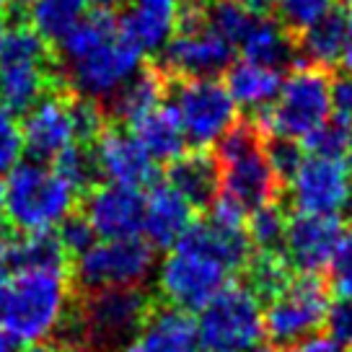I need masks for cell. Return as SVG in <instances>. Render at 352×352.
Instances as JSON below:
<instances>
[{"label": "cell", "instance_id": "obj_41", "mask_svg": "<svg viewBox=\"0 0 352 352\" xmlns=\"http://www.w3.org/2000/svg\"><path fill=\"white\" fill-rule=\"evenodd\" d=\"M344 29H347V36H344V55H342V63L347 67V73H352V3H347Z\"/></svg>", "mask_w": 352, "mask_h": 352}, {"label": "cell", "instance_id": "obj_31", "mask_svg": "<svg viewBox=\"0 0 352 352\" xmlns=\"http://www.w3.org/2000/svg\"><path fill=\"white\" fill-rule=\"evenodd\" d=\"M285 228L287 218L283 215V210L272 205H264V208L254 210L249 215V241L259 254H283V243H285Z\"/></svg>", "mask_w": 352, "mask_h": 352}, {"label": "cell", "instance_id": "obj_44", "mask_svg": "<svg viewBox=\"0 0 352 352\" xmlns=\"http://www.w3.org/2000/svg\"><path fill=\"white\" fill-rule=\"evenodd\" d=\"M11 32V21H8V8H6V0H0V47L6 42V36Z\"/></svg>", "mask_w": 352, "mask_h": 352}, {"label": "cell", "instance_id": "obj_6", "mask_svg": "<svg viewBox=\"0 0 352 352\" xmlns=\"http://www.w3.org/2000/svg\"><path fill=\"white\" fill-rule=\"evenodd\" d=\"M331 120V78L311 65L296 67L283 80L272 107L254 122L267 140L306 143Z\"/></svg>", "mask_w": 352, "mask_h": 352}, {"label": "cell", "instance_id": "obj_9", "mask_svg": "<svg viewBox=\"0 0 352 352\" xmlns=\"http://www.w3.org/2000/svg\"><path fill=\"white\" fill-rule=\"evenodd\" d=\"M197 334L208 352H256L267 340L259 298L249 285H226L199 311Z\"/></svg>", "mask_w": 352, "mask_h": 352}, {"label": "cell", "instance_id": "obj_19", "mask_svg": "<svg viewBox=\"0 0 352 352\" xmlns=\"http://www.w3.org/2000/svg\"><path fill=\"white\" fill-rule=\"evenodd\" d=\"M187 0H127L122 29L132 42L148 52H164L179 32Z\"/></svg>", "mask_w": 352, "mask_h": 352}, {"label": "cell", "instance_id": "obj_20", "mask_svg": "<svg viewBox=\"0 0 352 352\" xmlns=\"http://www.w3.org/2000/svg\"><path fill=\"white\" fill-rule=\"evenodd\" d=\"M197 321L192 314L155 300L153 311L122 352H199Z\"/></svg>", "mask_w": 352, "mask_h": 352}, {"label": "cell", "instance_id": "obj_37", "mask_svg": "<svg viewBox=\"0 0 352 352\" xmlns=\"http://www.w3.org/2000/svg\"><path fill=\"white\" fill-rule=\"evenodd\" d=\"M327 327H329L331 340L337 342L344 352H352V298H340L329 308Z\"/></svg>", "mask_w": 352, "mask_h": 352}, {"label": "cell", "instance_id": "obj_24", "mask_svg": "<svg viewBox=\"0 0 352 352\" xmlns=\"http://www.w3.org/2000/svg\"><path fill=\"white\" fill-rule=\"evenodd\" d=\"M127 130L132 132V138L145 148V153L153 158L155 164H171L179 155L184 153V130L176 120L174 109L168 104H161L143 114L140 120H135L127 124Z\"/></svg>", "mask_w": 352, "mask_h": 352}, {"label": "cell", "instance_id": "obj_2", "mask_svg": "<svg viewBox=\"0 0 352 352\" xmlns=\"http://www.w3.org/2000/svg\"><path fill=\"white\" fill-rule=\"evenodd\" d=\"M65 86L52 47L32 26H11L0 47V107L21 117L47 94Z\"/></svg>", "mask_w": 352, "mask_h": 352}, {"label": "cell", "instance_id": "obj_32", "mask_svg": "<svg viewBox=\"0 0 352 352\" xmlns=\"http://www.w3.org/2000/svg\"><path fill=\"white\" fill-rule=\"evenodd\" d=\"M275 11L285 32L303 34L334 11V0H277Z\"/></svg>", "mask_w": 352, "mask_h": 352}, {"label": "cell", "instance_id": "obj_3", "mask_svg": "<svg viewBox=\"0 0 352 352\" xmlns=\"http://www.w3.org/2000/svg\"><path fill=\"white\" fill-rule=\"evenodd\" d=\"M220 197L243 215L272 205L280 192V176L270 161L267 138L256 124H236L218 151Z\"/></svg>", "mask_w": 352, "mask_h": 352}, {"label": "cell", "instance_id": "obj_22", "mask_svg": "<svg viewBox=\"0 0 352 352\" xmlns=\"http://www.w3.org/2000/svg\"><path fill=\"white\" fill-rule=\"evenodd\" d=\"M166 184H171L195 210L212 208L220 197L218 158L208 151H184L166 168Z\"/></svg>", "mask_w": 352, "mask_h": 352}, {"label": "cell", "instance_id": "obj_47", "mask_svg": "<svg viewBox=\"0 0 352 352\" xmlns=\"http://www.w3.org/2000/svg\"><path fill=\"white\" fill-rule=\"evenodd\" d=\"M6 226V182L0 179V228Z\"/></svg>", "mask_w": 352, "mask_h": 352}, {"label": "cell", "instance_id": "obj_25", "mask_svg": "<svg viewBox=\"0 0 352 352\" xmlns=\"http://www.w3.org/2000/svg\"><path fill=\"white\" fill-rule=\"evenodd\" d=\"M283 86V76L272 67L256 65L249 60H239L226 70V88L236 101V107L256 111V117L272 107Z\"/></svg>", "mask_w": 352, "mask_h": 352}, {"label": "cell", "instance_id": "obj_43", "mask_svg": "<svg viewBox=\"0 0 352 352\" xmlns=\"http://www.w3.org/2000/svg\"><path fill=\"white\" fill-rule=\"evenodd\" d=\"M21 352H63V350L52 340H44V342H36V344H23Z\"/></svg>", "mask_w": 352, "mask_h": 352}, {"label": "cell", "instance_id": "obj_1", "mask_svg": "<svg viewBox=\"0 0 352 352\" xmlns=\"http://www.w3.org/2000/svg\"><path fill=\"white\" fill-rule=\"evenodd\" d=\"M145 52L124 34L120 19L107 11L88 13L86 21L60 44V70L76 94L107 101L143 67Z\"/></svg>", "mask_w": 352, "mask_h": 352}, {"label": "cell", "instance_id": "obj_10", "mask_svg": "<svg viewBox=\"0 0 352 352\" xmlns=\"http://www.w3.org/2000/svg\"><path fill=\"white\" fill-rule=\"evenodd\" d=\"M228 277L231 272L218 259L179 241L174 249H168L158 270V296L166 306L195 314L228 285Z\"/></svg>", "mask_w": 352, "mask_h": 352}, {"label": "cell", "instance_id": "obj_46", "mask_svg": "<svg viewBox=\"0 0 352 352\" xmlns=\"http://www.w3.org/2000/svg\"><path fill=\"white\" fill-rule=\"evenodd\" d=\"M344 166H347V171L352 176V127H350V135H347V145H344Z\"/></svg>", "mask_w": 352, "mask_h": 352}, {"label": "cell", "instance_id": "obj_12", "mask_svg": "<svg viewBox=\"0 0 352 352\" xmlns=\"http://www.w3.org/2000/svg\"><path fill=\"white\" fill-rule=\"evenodd\" d=\"M233 65V47L202 21L199 0H187L179 32L161 52V70L171 80L215 78Z\"/></svg>", "mask_w": 352, "mask_h": 352}, {"label": "cell", "instance_id": "obj_17", "mask_svg": "<svg viewBox=\"0 0 352 352\" xmlns=\"http://www.w3.org/2000/svg\"><path fill=\"white\" fill-rule=\"evenodd\" d=\"M94 153H96V164L104 182L140 189V192L143 187L155 184V174H158L155 161L145 153V148L132 138L127 127L109 122L107 130L99 135V140L94 143Z\"/></svg>", "mask_w": 352, "mask_h": 352}, {"label": "cell", "instance_id": "obj_29", "mask_svg": "<svg viewBox=\"0 0 352 352\" xmlns=\"http://www.w3.org/2000/svg\"><path fill=\"white\" fill-rule=\"evenodd\" d=\"M202 21L212 32L223 36L233 50H239L241 39L252 29L256 13H252L241 0H199Z\"/></svg>", "mask_w": 352, "mask_h": 352}, {"label": "cell", "instance_id": "obj_35", "mask_svg": "<svg viewBox=\"0 0 352 352\" xmlns=\"http://www.w3.org/2000/svg\"><path fill=\"white\" fill-rule=\"evenodd\" d=\"M329 290L340 298H352V231L342 233V241L331 256L329 267Z\"/></svg>", "mask_w": 352, "mask_h": 352}, {"label": "cell", "instance_id": "obj_26", "mask_svg": "<svg viewBox=\"0 0 352 352\" xmlns=\"http://www.w3.org/2000/svg\"><path fill=\"white\" fill-rule=\"evenodd\" d=\"M241 60L256 63V65L272 67V70H283L287 63H293L298 55L296 42L290 39V32H285L280 21H272L267 16H256L252 29L239 44Z\"/></svg>", "mask_w": 352, "mask_h": 352}, {"label": "cell", "instance_id": "obj_27", "mask_svg": "<svg viewBox=\"0 0 352 352\" xmlns=\"http://www.w3.org/2000/svg\"><path fill=\"white\" fill-rule=\"evenodd\" d=\"M88 16V0H32L29 26L44 42L60 44L76 32Z\"/></svg>", "mask_w": 352, "mask_h": 352}, {"label": "cell", "instance_id": "obj_7", "mask_svg": "<svg viewBox=\"0 0 352 352\" xmlns=\"http://www.w3.org/2000/svg\"><path fill=\"white\" fill-rule=\"evenodd\" d=\"M155 300L143 285L78 290V319L86 352H122L145 324Z\"/></svg>", "mask_w": 352, "mask_h": 352}, {"label": "cell", "instance_id": "obj_34", "mask_svg": "<svg viewBox=\"0 0 352 352\" xmlns=\"http://www.w3.org/2000/svg\"><path fill=\"white\" fill-rule=\"evenodd\" d=\"M23 153V130L16 114L0 109V174L11 171L21 164Z\"/></svg>", "mask_w": 352, "mask_h": 352}, {"label": "cell", "instance_id": "obj_8", "mask_svg": "<svg viewBox=\"0 0 352 352\" xmlns=\"http://www.w3.org/2000/svg\"><path fill=\"white\" fill-rule=\"evenodd\" d=\"M168 107L195 151H208L236 127L239 107L226 83L215 78H168Z\"/></svg>", "mask_w": 352, "mask_h": 352}, {"label": "cell", "instance_id": "obj_40", "mask_svg": "<svg viewBox=\"0 0 352 352\" xmlns=\"http://www.w3.org/2000/svg\"><path fill=\"white\" fill-rule=\"evenodd\" d=\"M11 267L0 256V329H3V319H6V303H8V290H11Z\"/></svg>", "mask_w": 352, "mask_h": 352}, {"label": "cell", "instance_id": "obj_4", "mask_svg": "<svg viewBox=\"0 0 352 352\" xmlns=\"http://www.w3.org/2000/svg\"><path fill=\"white\" fill-rule=\"evenodd\" d=\"M78 192L50 164L23 161L6 179V226L21 233L55 231L78 210Z\"/></svg>", "mask_w": 352, "mask_h": 352}, {"label": "cell", "instance_id": "obj_45", "mask_svg": "<svg viewBox=\"0 0 352 352\" xmlns=\"http://www.w3.org/2000/svg\"><path fill=\"white\" fill-rule=\"evenodd\" d=\"M120 3H124V0H88V6H96L99 11H107V13H109L114 6H120Z\"/></svg>", "mask_w": 352, "mask_h": 352}, {"label": "cell", "instance_id": "obj_38", "mask_svg": "<svg viewBox=\"0 0 352 352\" xmlns=\"http://www.w3.org/2000/svg\"><path fill=\"white\" fill-rule=\"evenodd\" d=\"M331 117L342 124H352V73L331 78Z\"/></svg>", "mask_w": 352, "mask_h": 352}, {"label": "cell", "instance_id": "obj_16", "mask_svg": "<svg viewBox=\"0 0 352 352\" xmlns=\"http://www.w3.org/2000/svg\"><path fill=\"white\" fill-rule=\"evenodd\" d=\"M78 210L86 215L101 241L135 239L143 233L145 195L140 189L101 182L80 197Z\"/></svg>", "mask_w": 352, "mask_h": 352}, {"label": "cell", "instance_id": "obj_5", "mask_svg": "<svg viewBox=\"0 0 352 352\" xmlns=\"http://www.w3.org/2000/svg\"><path fill=\"white\" fill-rule=\"evenodd\" d=\"M76 296L73 275L50 270L16 272L8 290L3 329L19 344H36L55 334Z\"/></svg>", "mask_w": 352, "mask_h": 352}, {"label": "cell", "instance_id": "obj_28", "mask_svg": "<svg viewBox=\"0 0 352 352\" xmlns=\"http://www.w3.org/2000/svg\"><path fill=\"white\" fill-rule=\"evenodd\" d=\"M344 36H347V29H344V16H342L337 8L324 16L319 23H314L311 29L298 36V55L306 60V65L311 67H327L342 63V55H344Z\"/></svg>", "mask_w": 352, "mask_h": 352}, {"label": "cell", "instance_id": "obj_11", "mask_svg": "<svg viewBox=\"0 0 352 352\" xmlns=\"http://www.w3.org/2000/svg\"><path fill=\"white\" fill-rule=\"evenodd\" d=\"M155 249L143 236L96 241L73 264V285L80 293L107 287H138L151 277Z\"/></svg>", "mask_w": 352, "mask_h": 352}, {"label": "cell", "instance_id": "obj_14", "mask_svg": "<svg viewBox=\"0 0 352 352\" xmlns=\"http://www.w3.org/2000/svg\"><path fill=\"white\" fill-rule=\"evenodd\" d=\"M287 195L300 215L342 218L352 210V176L340 158L303 153L287 179Z\"/></svg>", "mask_w": 352, "mask_h": 352}, {"label": "cell", "instance_id": "obj_36", "mask_svg": "<svg viewBox=\"0 0 352 352\" xmlns=\"http://www.w3.org/2000/svg\"><path fill=\"white\" fill-rule=\"evenodd\" d=\"M347 135H350V127L342 124L331 117L321 130H316L306 143V151L314 155H329V158H340L344 153V145H347Z\"/></svg>", "mask_w": 352, "mask_h": 352}, {"label": "cell", "instance_id": "obj_23", "mask_svg": "<svg viewBox=\"0 0 352 352\" xmlns=\"http://www.w3.org/2000/svg\"><path fill=\"white\" fill-rule=\"evenodd\" d=\"M166 96H168V78L164 76V70L143 65L104 104V111H107L109 122L127 127L151 109L161 107Z\"/></svg>", "mask_w": 352, "mask_h": 352}, {"label": "cell", "instance_id": "obj_39", "mask_svg": "<svg viewBox=\"0 0 352 352\" xmlns=\"http://www.w3.org/2000/svg\"><path fill=\"white\" fill-rule=\"evenodd\" d=\"M277 352H344L331 340V337H308V340L298 342V344H290V347H280Z\"/></svg>", "mask_w": 352, "mask_h": 352}, {"label": "cell", "instance_id": "obj_18", "mask_svg": "<svg viewBox=\"0 0 352 352\" xmlns=\"http://www.w3.org/2000/svg\"><path fill=\"white\" fill-rule=\"evenodd\" d=\"M342 220L340 218H319V215H300L287 220L283 256L290 270L300 275H314L327 270L331 256L342 241Z\"/></svg>", "mask_w": 352, "mask_h": 352}, {"label": "cell", "instance_id": "obj_15", "mask_svg": "<svg viewBox=\"0 0 352 352\" xmlns=\"http://www.w3.org/2000/svg\"><path fill=\"white\" fill-rule=\"evenodd\" d=\"M70 96L73 88H57L47 94L29 114H23V151L29 153V161L52 164L65 148L78 143Z\"/></svg>", "mask_w": 352, "mask_h": 352}, {"label": "cell", "instance_id": "obj_42", "mask_svg": "<svg viewBox=\"0 0 352 352\" xmlns=\"http://www.w3.org/2000/svg\"><path fill=\"white\" fill-rule=\"evenodd\" d=\"M241 3L252 13H256V16H267L270 11L277 8V0H241Z\"/></svg>", "mask_w": 352, "mask_h": 352}, {"label": "cell", "instance_id": "obj_30", "mask_svg": "<svg viewBox=\"0 0 352 352\" xmlns=\"http://www.w3.org/2000/svg\"><path fill=\"white\" fill-rule=\"evenodd\" d=\"M249 287L259 300H272L293 280V270L283 254H256L249 267Z\"/></svg>", "mask_w": 352, "mask_h": 352}, {"label": "cell", "instance_id": "obj_13", "mask_svg": "<svg viewBox=\"0 0 352 352\" xmlns=\"http://www.w3.org/2000/svg\"><path fill=\"white\" fill-rule=\"evenodd\" d=\"M329 287H324L314 275L293 277L264 308L267 340L290 347L298 342L316 337L321 324L329 316Z\"/></svg>", "mask_w": 352, "mask_h": 352}, {"label": "cell", "instance_id": "obj_21", "mask_svg": "<svg viewBox=\"0 0 352 352\" xmlns=\"http://www.w3.org/2000/svg\"><path fill=\"white\" fill-rule=\"evenodd\" d=\"M195 226V208L171 184H153L145 195V241L153 249H174Z\"/></svg>", "mask_w": 352, "mask_h": 352}, {"label": "cell", "instance_id": "obj_33", "mask_svg": "<svg viewBox=\"0 0 352 352\" xmlns=\"http://www.w3.org/2000/svg\"><path fill=\"white\" fill-rule=\"evenodd\" d=\"M57 236H60V241H63V246H65L67 256L73 259V264H76V259L80 256V254H86L91 246H94V239H96V233H94V228H91V223L86 220V215L80 212V210H76V212H70L60 226L55 228Z\"/></svg>", "mask_w": 352, "mask_h": 352}]
</instances>
